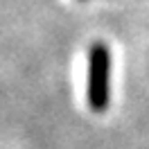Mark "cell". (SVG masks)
<instances>
[{
    "instance_id": "cell-1",
    "label": "cell",
    "mask_w": 149,
    "mask_h": 149,
    "mask_svg": "<svg viewBox=\"0 0 149 149\" xmlns=\"http://www.w3.org/2000/svg\"><path fill=\"white\" fill-rule=\"evenodd\" d=\"M88 104L93 111H104L109 104V68L111 56L104 43H95L91 47L88 61Z\"/></svg>"
}]
</instances>
